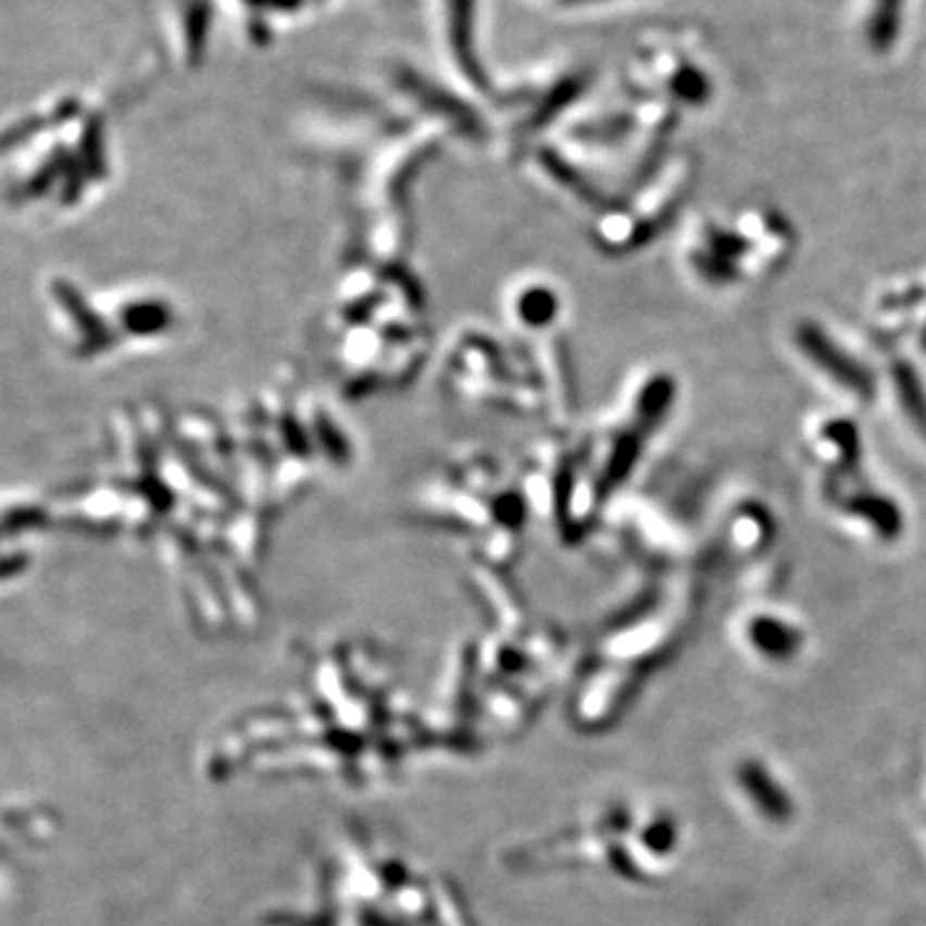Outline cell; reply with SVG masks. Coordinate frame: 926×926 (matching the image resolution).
<instances>
[{
    "mask_svg": "<svg viewBox=\"0 0 926 926\" xmlns=\"http://www.w3.org/2000/svg\"><path fill=\"white\" fill-rule=\"evenodd\" d=\"M739 780L764 816L775 821L790 816L788 796H785V790L777 788L775 780L767 775V769L756 767V764H743L739 769Z\"/></svg>",
    "mask_w": 926,
    "mask_h": 926,
    "instance_id": "obj_1",
    "label": "cell"
}]
</instances>
